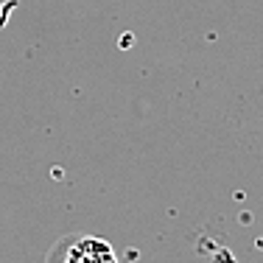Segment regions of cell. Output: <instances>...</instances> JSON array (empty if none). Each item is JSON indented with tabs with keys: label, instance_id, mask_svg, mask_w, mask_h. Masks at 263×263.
<instances>
[{
	"label": "cell",
	"instance_id": "1",
	"mask_svg": "<svg viewBox=\"0 0 263 263\" xmlns=\"http://www.w3.org/2000/svg\"><path fill=\"white\" fill-rule=\"evenodd\" d=\"M45 263H118V252L101 235L70 233L51 247Z\"/></svg>",
	"mask_w": 263,
	"mask_h": 263
}]
</instances>
